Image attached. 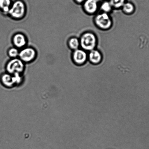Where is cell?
I'll return each mask as SVG.
<instances>
[{"label": "cell", "mask_w": 149, "mask_h": 149, "mask_svg": "<svg viewBox=\"0 0 149 149\" xmlns=\"http://www.w3.org/2000/svg\"><path fill=\"white\" fill-rule=\"evenodd\" d=\"M114 9H121L123 5L127 2V0H109Z\"/></svg>", "instance_id": "5bb4252c"}, {"label": "cell", "mask_w": 149, "mask_h": 149, "mask_svg": "<svg viewBox=\"0 0 149 149\" xmlns=\"http://www.w3.org/2000/svg\"><path fill=\"white\" fill-rule=\"evenodd\" d=\"M26 14V7L21 0H17L12 3L8 15L13 19L20 20L24 18Z\"/></svg>", "instance_id": "3957f363"}, {"label": "cell", "mask_w": 149, "mask_h": 149, "mask_svg": "<svg viewBox=\"0 0 149 149\" xmlns=\"http://www.w3.org/2000/svg\"><path fill=\"white\" fill-rule=\"evenodd\" d=\"M12 4L11 0H0V9L4 14H8Z\"/></svg>", "instance_id": "7c38bea8"}, {"label": "cell", "mask_w": 149, "mask_h": 149, "mask_svg": "<svg viewBox=\"0 0 149 149\" xmlns=\"http://www.w3.org/2000/svg\"><path fill=\"white\" fill-rule=\"evenodd\" d=\"M68 45L72 51L80 48L79 38L75 37H70L68 40Z\"/></svg>", "instance_id": "8fae6325"}, {"label": "cell", "mask_w": 149, "mask_h": 149, "mask_svg": "<svg viewBox=\"0 0 149 149\" xmlns=\"http://www.w3.org/2000/svg\"><path fill=\"white\" fill-rule=\"evenodd\" d=\"M72 61L78 66H82L88 61V52L81 48H79L72 52Z\"/></svg>", "instance_id": "8992f818"}, {"label": "cell", "mask_w": 149, "mask_h": 149, "mask_svg": "<svg viewBox=\"0 0 149 149\" xmlns=\"http://www.w3.org/2000/svg\"><path fill=\"white\" fill-rule=\"evenodd\" d=\"M123 12L126 15H131L135 12V6L131 2H127L123 5L121 8Z\"/></svg>", "instance_id": "30bf717a"}, {"label": "cell", "mask_w": 149, "mask_h": 149, "mask_svg": "<svg viewBox=\"0 0 149 149\" xmlns=\"http://www.w3.org/2000/svg\"><path fill=\"white\" fill-rule=\"evenodd\" d=\"M19 53V49L14 47L10 48L8 49V56L11 59L18 58Z\"/></svg>", "instance_id": "9a60e30c"}, {"label": "cell", "mask_w": 149, "mask_h": 149, "mask_svg": "<svg viewBox=\"0 0 149 149\" xmlns=\"http://www.w3.org/2000/svg\"><path fill=\"white\" fill-rule=\"evenodd\" d=\"M76 3L77 4H82L84 2L85 0H74Z\"/></svg>", "instance_id": "2e32d148"}, {"label": "cell", "mask_w": 149, "mask_h": 149, "mask_svg": "<svg viewBox=\"0 0 149 149\" xmlns=\"http://www.w3.org/2000/svg\"><path fill=\"white\" fill-rule=\"evenodd\" d=\"M103 55L102 52L97 48L88 52V61L94 65L100 64L103 61Z\"/></svg>", "instance_id": "9c48e42d"}, {"label": "cell", "mask_w": 149, "mask_h": 149, "mask_svg": "<svg viewBox=\"0 0 149 149\" xmlns=\"http://www.w3.org/2000/svg\"><path fill=\"white\" fill-rule=\"evenodd\" d=\"M99 10L100 12L110 14L113 9L109 1H104L99 6Z\"/></svg>", "instance_id": "4fadbf2b"}, {"label": "cell", "mask_w": 149, "mask_h": 149, "mask_svg": "<svg viewBox=\"0 0 149 149\" xmlns=\"http://www.w3.org/2000/svg\"><path fill=\"white\" fill-rule=\"evenodd\" d=\"M97 1H98V2H103L105 0H97Z\"/></svg>", "instance_id": "e0dca14e"}, {"label": "cell", "mask_w": 149, "mask_h": 149, "mask_svg": "<svg viewBox=\"0 0 149 149\" xmlns=\"http://www.w3.org/2000/svg\"><path fill=\"white\" fill-rule=\"evenodd\" d=\"M25 67V63L19 58L11 59L8 62L6 66L8 73L13 75L16 73H22Z\"/></svg>", "instance_id": "277c9868"}, {"label": "cell", "mask_w": 149, "mask_h": 149, "mask_svg": "<svg viewBox=\"0 0 149 149\" xmlns=\"http://www.w3.org/2000/svg\"><path fill=\"white\" fill-rule=\"evenodd\" d=\"M99 3L97 0H85L82 4V9L89 15H95L99 10Z\"/></svg>", "instance_id": "52a82bcc"}, {"label": "cell", "mask_w": 149, "mask_h": 149, "mask_svg": "<svg viewBox=\"0 0 149 149\" xmlns=\"http://www.w3.org/2000/svg\"><path fill=\"white\" fill-rule=\"evenodd\" d=\"M110 14L98 12L93 18V22L95 26L102 31H108L112 28L113 21Z\"/></svg>", "instance_id": "7a4b0ae2"}, {"label": "cell", "mask_w": 149, "mask_h": 149, "mask_svg": "<svg viewBox=\"0 0 149 149\" xmlns=\"http://www.w3.org/2000/svg\"><path fill=\"white\" fill-rule=\"evenodd\" d=\"M79 38L80 48L85 51L88 52L96 49L98 44V39L96 34L93 32H84Z\"/></svg>", "instance_id": "6da1fadb"}, {"label": "cell", "mask_w": 149, "mask_h": 149, "mask_svg": "<svg viewBox=\"0 0 149 149\" xmlns=\"http://www.w3.org/2000/svg\"><path fill=\"white\" fill-rule=\"evenodd\" d=\"M37 56V53L35 49L26 46L19 50L18 58L24 63H30L36 60Z\"/></svg>", "instance_id": "5b68a950"}, {"label": "cell", "mask_w": 149, "mask_h": 149, "mask_svg": "<svg viewBox=\"0 0 149 149\" xmlns=\"http://www.w3.org/2000/svg\"><path fill=\"white\" fill-rule=\"evenodd\" d=\"M12 41L14 47L21 50L27 46L28 40L25 35L18 33L13 36Z\"/></svg>", "instance_id": "ba28073f"}]
</instances>
